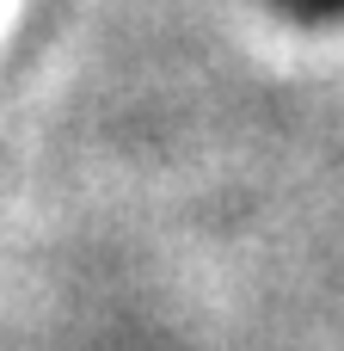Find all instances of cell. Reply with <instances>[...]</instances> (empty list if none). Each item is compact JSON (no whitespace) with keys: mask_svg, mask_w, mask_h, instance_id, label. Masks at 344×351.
<instances>
[{"mask_svg":"<svg viewBox=\"0 0 344 351\" xmlns=\"http://www.w3.org/2000/svg\"><path fill=\"white\" fill-rule=\"evenodd\" d=\"M289 19H302V25H332L344 19V0H277Z\"/></svg>","mask_w":344,"mask_h":351,"instance_id":"cell-1","label":"cell"}]
</instances>
